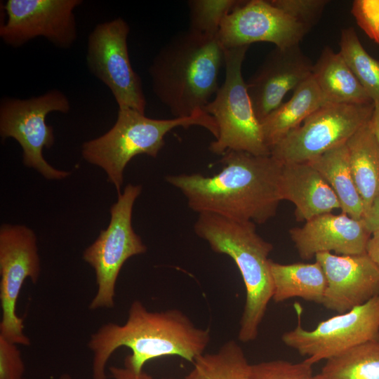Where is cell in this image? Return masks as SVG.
I'll list each match as a JSON object with an SVG mask.
<instances>
[{
  "instance_id": "obj_37",
  "label": "cell",
  "mask_w": 379,
  "mask_h": 379,
  "mask_svg": "<svg viewBox=\"0 0 379 379\" xmlns=\"http://www.w3.org/2000/svg\"><path fill=\"white\" fill-rule=\"evenodd\" d=\"M164 379H173V378H164Z\"/></svg>"
},
{
  "instance_id": "obj_36",
  "label": "cell",
  "mask_w": 379,
  "mask_h": 379,
  "mask_svg": "<svg viewBox=\"0 0 379 379\" xmlns=\"http://www.w3.org/2000/svg\"><path fill=\"white\" fill-rule=\"evenodd\" d=\"M315 379H327L325 377H324L321 374L316 375Z\"/></svg>"
},
{
  "instance_id": "obj_24",
  "label": "cell",
  "mask_w": 379,
  "mask_h": 379,
  "mask_svg": "<svg viewBox=\"0 0 379 379\" xmlns=\"http://www.w3.org/2000/svg\"><path fill=\"white\" fill-rule=\"evenodd\" d=\"M183 379H248L251 364L241 346L229 340L215 352L204 353Z\"/></svg>"
},
{
  "instance_id": "obj_25",
  "label": "cell",
  "mask_w": 379,
  "mask_h": 379,
  "mask_svg": "<svg viewBox=\"0 0 379 379\" xmlns=\"http://www.w3.org/2000/svg\"><path fill=\"white\" fill-rule=\"evenodd\" d=\"M327 379H379V337L326 361Z\"/></svg>"
},
{
  "instance_id": "obj_6",
  "label": "cell",
  "mask_w": 379,
  "mask_h": 379,
  "mask_svg": "<svg viewBox=\"0 0 379 379\" xmlns=\"http://www.w3.org/2000/svg\"><path fill=\"white\" fill-rule=\"evenodd\" d=\"M248 47L225 48L224 82L204 109L213 117L218 128V137L209 146V149L217 154L237 151L257 156L270 155L242 75Z\"/></svg>"
},
{
  "instance_id": "obj_38",
  "label": "cell",
  "mask_w": 379,
  "mask_h": 379,
  "mask_svg": "<svg viewBox=\"0 0 379 379\" xmlns=\"http://www.w3.org/2000/svg\"><path fill=\"white\" fill-rule=\"evenodd\" d=\"M22 379H27V378H23Z\"/></svg>"
},
{
  "instance_id": "obj_12",
  "label": "cell",
  "mask_w": 379,
  "mask_h": 379,
  "mask_svg": "<svg viewBox=\"0 0 379 379\" xmlns=\"http://www.w3.org/2000/svg\"><path fill=\"white\" fill-rule=\"evenodd\" d=\"M41 272L37 239L34 231L22 225L0 227V336L22 345H29L24 333L23 319L16 313V302L25 281H38Z\"/></svg>"
},
{
  "instance_id": "obj_14",
  "label": "cell",
  "mask_w": 379,
  "mask_h": 379,
  "mask_svg": "<svg viewBox=\"0 0 379 379\" xmlns=\"http://www.w3.org/2000/svg\"><path fill=\"white\" fill-rule=\"evenodd\" d=\"M309 32L270 1H246L223 20L218 38L224 48L268 42L284 48L299 44Z\"/></svg>"
},
{
  "instance_id": "obj_29",
  "label": "cell",
  "mask_w": 379,
  "mask_h": 379,
  "mask_svg": "<svg viewBox=\"0 0 379 379\" xmlns=\"http://www.w3.org/2000/svg\"><path fill=\"white\" fill-rule=\"evenodd\" d=\"M305 27L308 31L315 25L329 2L326 0H270Z\"/></svg>"
},
{
  "instance_id": "obj_28",
  "label": "cell",
  "mask_w": 379,
  "mask_h": 379,
  "mask_svg": "<svg viewBox=\"0 0 379 379\" xmlns=\"http://www.w3.org/2000/svg\"><path fill=\"white\" fill-rule=\"evenodd\" d=\"M248 379H315L312 364L305 360L293 363L283 359L250 365Z\"/></svg>"
},
{
  "instance_id": "obj_10",
  "label": "cell",
  "mask_w": 379,
  "mask_h": 379,
  "mask_svg": "<svg viewBox=\"0 0 379 379\" xmlns=\"http://www.w3.org/2000/svg\"><path fill=\"white\" fill-rule=\"evenodd\" d=\"M298 322L281 340L314 364L337 357L379 337V295L352 310L319 322L313 329L301 325L302 309L295 305Z\"/></svg>"
},
{
  "instance_id": "obj_9",
  "label": "cell",
  "mask_w": 379,
  "mask_h": 379,
  "mask_svg": "<svg viewBox=\"0 0 379 379\" xmlns=\"http://www.w3.org/2000/svg\"><path fill=\"white\" fill-rule=\"evenodd\" d=\"M373 110V102L326 103L276 144L270 154L281 164L308 162L346 143L368 123Z\"/></svg>"
},
{
  "instance_id": "obj_15",
  "label": "cell",
  "mask_w": 379,
  "mask_h": 379,
  "mask_svg": "<svg viewBox=\"0 0 379 379\" xmlns=\"http://www.w3.org/2000/svg\"><path fill=\"white\" fill-rule=\"evenodd\" d=\"M315 261L326 279L322 305L342 314L379 295V268L368 254L320 253Z\"/></svg>"
},
{
  "instance_id": "obj_17",
  "label": "cell",
  "mask_w": 379,
  "mask_h": 379,
  "mask_svg": "<svg viewBox=\"0 0 379 379\" xmlns=\"http://www.w3.org/2000/svg\"><path fill=\"white\" fill-rule=\"evenodd\" d=\"M289 234L303 260L332 251L343 255L366 253L371 235L363 219L356 220L343 213L316 216L303 226L291 229Z\"/></svg>"
},
{
  "instance_id": "obj_4",
  "label": "cell",
  "mask_w": 379,
  "mask_h": 379,
  "mask_svg": "<svg viewBox=\"0 0 379 379\" xmlns=\"http://www.w3.org/2000/svg\"><path fill=\"white\" fill-rule=\"evenodd\" d=\"M194 230L214 252L230 256L237 265L246 289L238 338L242 343L255 340L272 298V244L257 233L254 222L210 213H199Z\"/></svg>"
},
{
  "instance_id": "obj_20",
  "label": "cell",
  "mask_w": 379,
  "mask_h": 379,
  "mask_svg": "<svg viewBox=\"0 0 379 379\" xmlns=\"http://www.w3.org/2000/svg\"><path fill=\"white\" fill-rule=\"evenodd\" d=\"M312 76L326 103L373 102L342 55L325 46L313 64Z\"/></svg>"
},
{
  "instance_id": "obj_26",
  "label": "cell",
  "mask_w": 379,
  "mask_h": 379,
  "mask_svg": "<svg viewBox=\"0 0 379 379\" xmlns=\"http://www.w3.org/2000/svg\"><path fill=\"white\" fill-rule=\"evenodd\" d=\"M339 53L371 100L379 101V61L365 50L353 27L342 29Z\"/></svg>"
},
{
  "instance_id": "obj_27",
  "label": "cell",
  "mask_w": 379,
  "mask_h": 379,
  "mask_svg": "<svg viewBox=\"0 0 379 379\" xmlns=\"http://www.w3.org/2000/svg\"><path fill=\"white\" fill-rule=\"evenodd\" d=\"M244 0H190L189 29L213 36H218L225 17L242 5Z\"/></svg>"
},
{
  "instance_id": "obj_21",
  "label": "cell",
  "mask_w": 379,
  "mask_h": 379,
  "mask_svg": "<svg viewBox=\"0 0 379 379\" xmlns=\"http://www.w3.org/2000/svg\"><path fill=\"white\" fill-rule=\"evenodd\" d=\"M272 300L281 302L293 298L322 304L326 279L319 262L281 264L270 261Z\"/></svg>"
},
{
  "instance_id": "obj_16",
  "label": "cell",
  "mask_w": 379,
  "mask_h": 379,
  "mask_svg": "<svg viewBox=\"0 0 379 379\" xmlns=\"http://www.w3.org/2000/svg\"><path fill=\"white\" fill-rule=\"evenodd\" d=\"M313 64L300 45L271 51L246 81L254 112L260 122L282 104L285 95L312 75Z\"/></svg>"
},
{
  "instance_id": "obj_3",
  "label": "cell",
  "mask_w": 379,
  "mask_h": 379,
  "mask_svg": "<svg viewBox=\"0 0 379 379\" xmlns=\"http://www.w3.org/2000/svg\"><path fill=\"white\" fill-rule=\"evenodd\" d=\"M225 48L218 36L190 29L173 36L159 51L149 68L152 90L174 118L201 111L220 86Z\"/></svg>"
},
{
  "instance_id": "obj_23",
  "label": "cell",
  "mask_w": 379,
  "mask_h": 379,
  "mask_svg": "<svg viewBox=\"0 0 379 379\" xmlns=\"http://www.w3.org/2000/svg\"><path fill=\"white\" fill-rule=\"evenodd\" d=\"M346 145L352 175L365 214L379 195V145L368 123L346 142Z\"/></svg>"
},
{
  "instance_id": "obj_35",
  "label": "cell",
  "mask_w": 379,
  "mask_h": 379,
  "mask_svg": "<svg viewBox=\"0 0 379 379\" xmlns=\"http://www.w3.org/2000/svg\"><path fill=\"white\" fill-rule=\"evenodd\" d=\"M59 379H72V377L67 373H64L60 376Z\"/></svg>"
},
{
  "instance_id": "obj_2",
  "label": "cell",
  "mask_w": 379,
  "mask_h": 379,
  "mask_svg": "<svg viewBox=\"0 0 379 379\" xmlns=\"http://www.w3.org/2000/svg\"><path fill=\"white\" fill-rule=\"evenodd\" d=\"M210 340V329L196 327L180 310L150 312L134 300L125 324L109 322L91 335L88 346L93 352V378L107 379V362L121 347L131 350L124 366L140 373L147 361L165 356H178L192 364L205 353Z\"/></svg>"
},
{
  "instance_id": "obj_13",
  "label": "cell",
  "mask_w": 379,
  "mask_h": 379,
  "mask_svg": "<svg viewBox=\"0 0 379 379\" xmlns=\"http://www.w3.org/2000/svg\"><path fill=\"white\" fill-rule=\"evenodd\" d=\"M81 4V0H8L0 36L15 48L41 36L60 48H69L78 36L74 11Z\"/></svg>"
},
{
  "instance_id": "obj_31",
  "label": "cell",
  "mask_w": 379,
  "mask_h": 379,
  "mask_svg": "<svg viewBox=\"0 0 379 379\" xmlns=\"http://www.w3.org/2000/svg\"><path fill=\"white\" fill-rule=\"evenodd\" d=\"M367 230L372 234L379 230V195L374 199L363 218Z\"/></svg>"
},
{
  "instance_id": "obj_34",
  "label": "cell",
  "mask_w": 379,
  "mask_h": 379,
  "mask_svg": "<svg viewBox=\"0 0 379 379\" xmlns=\"http://www.w3.org/2000/svg\"><path fill=\"white\" fill-rule=\"evenodd\" d=\"M368 124L379 145V101L373 102V110Z\"/></svg>"
},
{
  "instance_id": "obj_33",
  "label": "cell",
  "mask_w": 379,
  "mask_h": 379,
  "mask_svg": "<svg viewBox=\"0 0 379 379\" xmlns=\"http://www.w3.org/2000/svg\"><path fill=\"white\" fill-rule=\"evenodd\" d=\"M366 253L379 268V230L371 234L367 244Z\"/></svg>"
},
{
  "instance_id": "obj_18",
  "label": "cell",
  "mask_w": 379,
  "mask_h": 379,
  "mask_svg": "<svg viewBox=\"0 0 379 379\" xmlns=\"http://www.w3.org/2000/svg\"><path fill=\"white\" fill-rule=\"evenodd\" d=\"M280 194L282 200L295 205L298 221L306 222L340 208L331 186L308 162L282 164Z\"/></svg>"
},
{
  "instance_id": "obj_30",
  "label": "cell",
  "mask_w": 379,
  "mask_h": 379,
  "mask_svg": "<svg viewBox=\"0 0 379 379\" xmlns=\"http://www.w3.org/2000/svg\"><path fill=\"white\" fill-rule=\"evenodd\" d=\"M25 369L17 345L0 336V379H22Z\"/></svg>"
},
{
  "instance_id": "obj_8",
  "label": "cell",
  "mask_w": 379,
  "mask_h": 379,
  "mask_svg": "<svg viewBox=\"0 0 379 379\" xmlns=\"http://www.w3.org/2000/svg\"><path fill=\"white\" fill-rule=\"evenodd\" d=\"M70 104L61 91L53 89L28 99L4 98L0 102V135L15 139L22 149L23 164L48 180H62L69 172L56 169L43 156L44 147L55 142L53 128L46 123L53 112L67 113Z\"/></svg>"
},
{
  "instance_id": "obj_7",
  "label": "cell",
  "mask_w": 379,
  "mask_h": 379,
  "mask_svg": "<svg viewBox=\"0 0 379 379\" xmlns=\"http://www.w3.org/2000/svg\"><path fill=\"white\" fill-rule=\"evenodd\" d=\"M141 185L128 184L110 207V222L83 253V259L95 270L98 290L89 305L92 310L112 308L119 272L131 257L147 251L132 226V213Z\"/></svg>"
},
{
  "instance_id": "obj_5",
  "label": "cell",
  "mask_w": 379,
  "mask_h": 379,
  "mask_svg": "<svg viewBox=\"0 0 379 379\" xmlns=\"http://www.w3.org/2000/svg\"><path fill=\"white\" fill-rule=\"evenodd\" d=\"M199 126L216 138L218 128L213 117L204 110L189 117L155 119L132 109H119L114 126L102 135L88 140L81 146L83 158L102 168L118 194L124 182V171L135 156L154 158L164 145V137L176 127Z\"/></svg>"
},
{
  "instance_id": "obj_19",
  "label": "cell",
  "mask_w": 379,
  "mask_h": 379,
  "mask_svg": "<svg viewBox=\"0 0 379 379\" xmlns=\"http://www.w3.org/2000/svg\"><path fill=\"white\" fill-rule=\"evenodd\" d=\"M326 103L311 75L293 90L288 101L282 102L260 122L266 146L271 149Z\"/></svg>"
},
{
  "instance_id": "obj_22",
  "label": "cell",
  "mask_w": 379,
  "mask_h": 379,
  "mask_svg": "<svg viewBox=\"0 0 379 379\" xmlns=\"http://www.w3.org/2000/svg\"><path fill=\"white\" fill-rule=\"evenodd\" d=\"M336 194L342 213L363 219L364 207L352 175L346 143L335 147L308 161Z\"/></svg>"
},
{
  "instance_id": "obj_11",
  "label": "cell",
  "mask_w": 379,
  "mask_h": 379,
  "mask_svg": "<svg viewBox=\"0 0 379 379\" xmlns=\"http://www.w3.org/2000/svg\"><path fill=\"white\" fill-rule=\"evenodd\" d=\"M128 24L121 18L98 24L88 35L86 65L111 91L119 109L145 114L147 101L142 81L130 61Z\"/></svg>"
},
{
  "instance_id": "obj_1",
  "label": "cell",
  "mask_w": 379,
  "mask_h": 379,
  "mask_svg": "<svg viewBox=\"0 0 379 379\" xmlns=\"http://www.w3.org/2000/svg\"><path fill=\"white\" fill-rule=\"evenodd\" d=\"M222 170L213 176L200 173L168 175L166 181L181 191L189 207L239 221L262 224L275 215L282 201V164L271 154L257 156L227 151Z\"/></svg>"
},
{
  "instance_id": "obj_32",
  "label": "cell",
  "mask_w": 379,
  "mask_h": 379,
  "mask_svg": "<svg viewBox=\"0 0 379 379\" xmlns=\"http://www.w3.org/2000/svg\"><path fill=\"white\" fill-rule=\"evenodd\" d=\"M109 371L112 377L114 379H154L143 371L136 373L125 366L124 368L111 366Z\"/></svg>"
}]
</instances>
